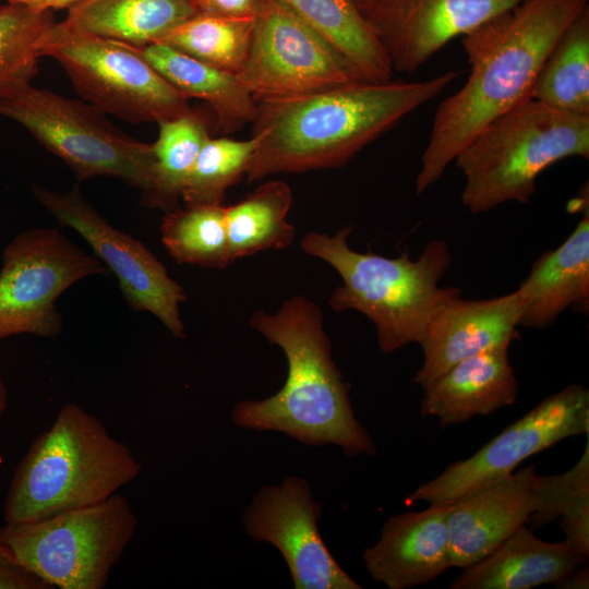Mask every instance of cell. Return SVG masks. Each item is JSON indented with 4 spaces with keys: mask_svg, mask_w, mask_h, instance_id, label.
Masks as SVG:
<instances>
[{
    "mask_svg": "<svg viewBox=\"0 0 589 589\" xmlns=\"http://www.w3.org/2000/svg\"><path fill=\"white\" fill-rule=\"evenodd\" d=\"M587 4L525 0L462 36L470 74L437 106L416 179L418 195L440 180L482 129L530 97L546 56Z\"/></svg>",
    "mask_w": 589,
    "mask_h": 589,
    "instance_id": "1",
    "label": "cell"
},
{
    "mask_svg": "<svg viewBox=\"0 0 589 589\" xmlns=\"http://www.w3.org/2000/svg\"><path fill=\"white\" fill-rule=\"evenodd\" d=\"M459 72L418 82L357 81L306 95L257 103L259 145L248 182L285 172L337 168L440 95Z\"/></svg>",
    "mask_w": 589,
    "mask_h": 589,
    "instance_id": "2",
    "label": "cell"
},
{
    "mask_svg": "<svg viewBox=\"0 0 589 589\" xmlns=\"http://www.w3.org/2000/svg\"><path fill=\"white\" fill-rule=\"evenodd\" d=\"M250 323L283 349L288 374L268 398L239 401L233 422L243 429L283 432L308 446L333 444L349 457L373 456L375 445L351 406L350 384L333 361L320 306L296 294L275 313L256 311Z\"/></svg>",
    "mask_w": 589,
    "mask_h": 589,
    "instance_id": "3",
    "label": "cell"
},
{
    "mask_svg": "<svg viewBox=\"0 0 589 589\" xmlns=\"http://www.w3.org/2000/svg\"><path fill=\"white\" fill-rule=\"evenodd\" d=\"M351 226L329 236L308 232L301 249L332 265L340 275L328 300L336 312L354 310L374 325L383 353H392L419 342L434 311L452 297L461 294L453 286H441L453 257L448 243L429 241L417 259L408 252L387 257L350 248Z\"/></svg>",
    "mask_w": 589,
    "mask_h": 589,
    "instance_id": "4",
    "label": "cell"
},
{
    "mask_svg": "<svg viewBox=\"0 0 589 589\" xmlns=\"http://www.w3.org/2000/svg\"><path fill=\"white\" fill-rule=\"evenodd\" d=\"M141 470L132 450L96 416L67 402L16 466L3 503L4 524L99 503L134 481Z\"/></svg>",
    "mask_w": 589,
    "mask_h": 589,
    "instance_id": "5",
    "label": "cell"
},
{
    "mask_svg": "<svg viewBox=\"0 0 589 589\" xmlns=\"http://www.w3.org/2000/svg\"><path fill=\"white\" fill-rule=\"evenodd\" d=\"M575 156L589 158V115L529 97L490 122L455 158L465 178L461 203L471 214L526 204L545 169Z\"/></svg>",
    "mask_w": 589,
    "mask_h": 589,
    "instance_id": "6",
    "label": "cell"
},
{
    "mask_svg": "<svg viewBox=\"0 0 589 589\" xmlns=\"http://www.w3.org/2000/svg\"><path fill=\"white\" fill-rule=\"evenodd\" d=\"M137 527L129 498L116 493L44 519L4 524L0 543L52 589H104Z\"/></svg>",
    "mask_w": 589,
    "mask_h": 589,
    "instance_id": "7",
    "label": "cell"
},
{
    "mask_svg": "<svg viewBox=\"0 0 589 589\" xmlns=\"http://www.w3.org/2000/svg\"><path fill=\"white\" fill-rule=\"evenodd\" d=\"M0 115L25 128L65 163L79 182L115 177L145 196L153 181L152 143L128 136L88 103L31 84L0 101Z\"/></svg>",
    "mask_w": 589,
    "mask_h": 589,
    "instance_id": "8",
    "label": "cell"
},
{
    "mask_svg": "<svg viewBox=\"0 0 589 589\" xmlns=\"http://www.w3.org/2000/svg\"><path fill=\"white\" fill-rule=\"evenodd\" d=\"M40 56L56 60L82 98L106 115L159 123L191 108L136 47L79 32L64 21L46 33Z\"/></svg>",
    "mask_w": 589,
    "mask_h": 589,
    "instance_id": "9",
    "label": "cell"
},
{
    "mask_svg": "<svg viewBox=\"0 0 589 589\" xmlns=\"http://www.w3.org/2000/svg\"><path fill=\"white\" fill-rule=\"evenodd\" d=\"M110 272L57 228H32L4 248L0 268V339L20 334L57 336V299L72 285Z\"/></svg>",
    "mask_w": 589,
    "mask_h": 589,
    "instance_id": "10",
    "label": "cell"
},
{
    "mask_svg": "<svg viewBox=\"0 0 589 589\" xmlns=\"http://www.w3.org/2000/svg\"><path fill=\"white\" fill-rule=\"evenodd\" d=\"M237 76L257 103L363 81L332 43L280 0H262Z\"/></svg>",
    "mask_w": 589,
    "mask_h": 589,
    "instance_id": "11",
    "label": "cell"
},
{
    "mask_svg": "<svg viewBox=\"0 0 589 589\" xmlns=\"http://www.w3.org/2000/svg\"><path fill=\"white\" fill-rule=\"evenodd\" d=\"M589 433V390L569 384L546 396L467 459L452 462L419 485L408 503H449L495 482L528 457L561 441Z\"/></svg>",
    "mask_w": 589,
    "mask_h": 589,
    "instance_id": "12",
    "label": "cell"
},
{
    "mask_svg": "<svg viewBox=\"0 0 589 589\" xmlns=\"http://www.w3.org/2000/svg\"><path fill=\"white\" fill-rule=\"evenodd\" d=\"M37 201L59 221L75 230L118 281L127 303L137 312L155 315L176 338L185 337L180 303L183 287L141 241L111 226L81 195L79 187L62 193L33 185Z\"/></svg>",
    "mask_w": 589,
    "mask_h": 589,
    "instance_id": "13",
    "label": "cell"
},
{
    "mask_svg": "<svg viewBox=\"0 0 589 589\" xmlns=\"http://www.w3.org/2000/svg\"><path fill=\"white\" fill-rule=\"evenodd\" d=\"M321 504L309 482L289 476L279 485H266L244 510L247 533L281 553L296 589H361L335 561L317 527Z\"/></svg>",
    "mask_w": 589,
    "mask_h": 589,
    "instance_id": "14",
    "label": "cell"
},
{
    "mask_svg": "<svg viewBox=\"0 0 589 589\" xmlns=\"http://www.w3.org/2000/svg\"><path fill=\"white\" fill-rule=\"evenodd\" d=\"M525 0H373L361 11L393 70L413 73L449 40Z\"/></svg>",
    "mask_w": 589,
    "mask_h": 589,
    "instance_id": "15",
    "label": "cell"
},
{
    "mask_svg": "<svg viewBox=\"0 0 589 589\" xmlns=\"http://www.w3.org/2000/svg\"><path fill=\"white\" fill-rule=\"evenodd\" d=\"M524 302L516 289L490 299H464L442 303L430 317L419 345L423 363L412 383L423 390L458 362L495 348H509L519 339Z\"/></svg>",
    "mask_w": 589,
    "mask_h": 589,
    "instance_id": "16",
    "label": "cell"
},
{
    "mask_svg": "<svg viewBox=\"0 0 589 589\" xmlns=\"http://www.w3.org/2000/svg\"><path fill=\"white\" fill-rule=\"evenodd\" d=\"M542 478L530 465L449 502L452 567L480 561L526 525L540 504Z\"/></svg>",
    "mask_w": 589,
    "mask_h": 589,
    "instance_id": "17",
    "label": "cell"
},
{
    "mask_svg": "<svg viewBox=\"0 0 589 589\" xmlns=\"http://www.w3.org/2000/svg\"><path fill=\"white\" fill-rule=\"evenodd\" d=\"M450 503H433L421 512L390 516L378 541L363 552L365 569L389 589L428 584L452 567L448 514Z\"/></svg>",
    "mask_w": 589,
    "mask_h": 589,
    "instance_id": "18",
    "label": "cell"
},
{
    "mask_svg": "<svg viewBox=\"0 0 589 589\" xmlns=\"http://www.w3.org/2000/svg\"><path fill=\"white\" fill-rule=\"evenodd\" d=\"M582 213L567 239L532 264L517 288L524 302L519 326L542 329L567 310L589 311L588 189L575 200Z\"/></svg>",
    "mask_w": 589,
    "mask_h": 589,
    "instance_id": "19",
    "label": "cell"
},
{
    "mask_svg": "<svg viewBox=\"0 0 589 589\" xmlns=\"http://www.w3.org/2000/svg\"><path fill=\"white\" fill-rule=\"evenodd\" d=\"M508 349L486 350L455 364L424 389L420 414L446 428L513 405L519 384Z\"/></svg>",
    "mask_w": 589,
    "mask_h": 589,
    "instance_id": "20",
    "label": "cell"
},
{
    "mask_svg": "<svg viewBox=\"0 0 589 589\" xmlns=\"http://www.w3.org/2000/svg\"><path fill=\"white\" fill-rule=\"evenodd\" d=\"M587 556L565 541L548 542L526 525L494 551L462 568L452 589H529L560 584L584 566Z\"/></svg>",
    "mask_w": 589,
    "mask_h": 589,
    "instance_id": "21",
    "label": "cell"
},
{
    "mask_svg": "<svg viewBox=\"0 0 589 589\" xmlns=\"http://www.w3.org/2000/svg\"><path fill=\"white\" fill-rule=\"evenodd\" d=\"M136 48L182 96L208 104L218 132L228 134L253 123L257 101L236 74L201 62L163 43Z\"/></svg>",
    "mask_w": 589,
    "mask_h": 589,
    "instance_id": "22",
    "label": "cell"
},
{
    "mask_svg": "<svg viewBox=\"0 0 589 589\" xmlns=\"http://www.w3.org/2000/svg\"><path fill=\"white\" fill-rule=\"evenodd\" d=\"M196 14L188 0H82L64 23L91 35L134 47L159 43Z\"/></svg>",
    "mask_w": 589,
    "mask_h": 589,
    "instance_id": "23",
    "label": "cell"
},
{
    "mask_svg": "<svg viewBox=\"0 0 589 589\" xmlns=\"http://www.w3.org/2000/svg\"><path fill=\"white\" fill-rule=\"evenodd\" d=\"M332 43L363 81H392L393 68L357 0H280Z\"/></svg>",
    "mask_w": 589,
    "mask_h": 589,
    "instance_id": "24",
    "label": "cell"
},
{
    "mask_svg": "<svg viewBox=\"0 0 589 589\" xmlns=\"http://www.w3.org/2000/svg\"><path fill=\"white\" fill-rule=\"evenodd\" d=\"M292 203L289 185L264 182L236 204L226 206V226L232 262L264 250L289 247L296 236L287 220Z\"/></svg>",
    "mask_w": 589,
    "mask_h": 589,
    "instance_id": "25",
    "label": "cell"
},
{
    "mask_svg": "<svg viewBox=\"0 0 589 589\" xmlns=\"http://www.w3.org/2000/svg\"><path fill=\"white\" fill-rule=\"evenodd\" d=\"M530 98L557 110L589 115V4L546 56Z\"/></svg>",
    "mask_w": 589,
    "mask_h": 589,
    "instance_id": "26",
    "label": "cell"
},
{
    "mask_svg": "<svg viewBox=\"0 0 589 589\" xmlns=\"http://www.w3.org/2000/svg\"><path fill=\"white\" fill-rule=\"evenodd\" d=\"M157 124L158 136L152 143L155 157L152 188L141 201L146 207L168 212L178 207L184 182L201 148L212 136V124L204 111L193 108Z\"/></svg>",
    "mask_w": 589,
    "mask_h": 589,
    "instance_id": "27",
    "label": "cell"
},
{
    "mask_svg": "<svg viewBox=\"0 0 589 589\" xmlns=\"http://www.w3.org/2000/svg\"><path fill=\"white\" fill-rule=\"evenodd\" d=\"M160 233L168 254L179 264L223 269L232 263L224 205H185L168 211Z\"/></svg>",
    "mask_w": 589,
    "mask_h": 589,
    "instance_id": "28",
    "label": "cell"
},
{
    "mask_svg": "<svg viewBox=\"0 0 589 589\" xmlns=\"http://www.w3.org/2000/svg\"><path fill=\"white\" fill-rule=\"evenodd\" d=\"M254 19L194 14L159 43L237 75L249 55Z\"/></svg>",
    "mask_w": 589,
    "mask_h": 589,
    "instance_id": "29",
    "label": "cell"
},
{
    "mask_svg": "<svg viewBox=\"0 0 589 589\" xmlns=\"http://www.w3.org/2000/svg\"><path fill=\"white\" fill-rule=\"evenodd\" d=\"M55 23L52 11L9 1L0 7V101L31 84L41 41Z\"/></svg>",
    "mask_w": 589,
    "mask_h": 589,
    "instance_id": "30",
    "label": "cell"
},
{
    "mask_svg": "<svg viewBox=\"0 0 589 589\" xmlns=\"http://www.w3.org/2000/svg\"><path fill=\"white\" fill-rule=\"evenodd\" d=\"M560 520L566 539L577 552L589 556V442L567 471L543 476L541 501L527 524L544 527Z\"/></svg>",
    "mask_w": 589,
    "mask_h": 589,
    "instance_id": "31",
    "label": "cell"
},
{
    "mask_svg": "<svg viewBox=\"0 0 589 589\" xmlns=\"http://www.w3.org/2000/svg\"><path fill=\"white\" fill-rule=\"evenodd\" d=\"M257 145L256 135L249 140L211 136L184 182V204L224 205L227 190L247 175Z\"/></svg>",
    "mask_w": 589,
    "mask_h": 589,
    "instance_id": "32",
    "label": "cell"
},
{
    "mask_svg": "<svg viewBox=\"0 0 589 589\" xmlns=\"http://www.w3.org/2000/svg\"><path fill=\"white\" fill-rule=\"evenodd\" d=\"M0 589H52L21 565L0 543Z\"/></svg>",
    "mask_w": 589,
    "mask_h": 589,
    "instance_id": "33",
    "label": "cell"
},
{
    "mask_svg": "<svg viewBox=\"0 0 589 589\" xmlns=\"http://www.w3.org/2000/svg\"><path fill=\"white\" fill-rule=\"evenodd\" d=\"M196 14L255 17L262 0H188Z\"/></svg>",
    "mask_w": 589,
    "mask_h": 589,
    "instance_id": "34",
    "label": "cell"
},
{
    "mask_svg": "<svg viewBox=\"0 0 589 589\" xmlns=\"http://www.w3.org/2000/svg\"><path fill=\"white\" fill-rule=\"evenodd\" d=\"M29 7L38 11H53L61 9H70L82 0H8Z\"/></svg>",
    "mask_w": 589,
    "mask_h": 589,
    "instance_id": "35",
    "label": "cell"
},
{
    "mask_svg": "<svg viewBox=\"0 0 589 589\" xmlns=\"http://www.w3.org/2000/svg\"><path fill=\"white\" fill-rule=\"evenodd\" d=\"M588 585H589L588 567L581 566L575 572H573L570 575H568L560 584L555 585V587L565 588V589H584V588L587 589L589 587Z\"/></svg>",
    "mask_w": 589,
    "mask_h": 589,
    "instance_id": "36",
    "label": "cell"
},
{
    "mask_svg": "<svg viewBox=\"0 0 589 589\" xmlns=\"http://www.w3.org/2000/svg\"><path fill=\"white\" fill-rule=\"evenodd\" d=\"M8 407V390L3 380L0 377V416L7 410Z\"/></svg>",
    "mask_w": 589,
    "mask_h": 589,
    "instance_id": "37",
    "label": "cell"
},
{
    "mask_svg": "<svg viewBox=\"0 0 589 589\" xmlns=\"http://www.w3.org/2000/svg\"><path fill=\"white\" fill-rule=\"evenodd\" d=\"M373 0H357V3L358 5L361 8L368 5L370 2H372Z\"/></svg>",
    "mask_w": 589,
    "mask_h": 589,
    "instance_id": "38",
    "label": "cell"
}]
</instances>
